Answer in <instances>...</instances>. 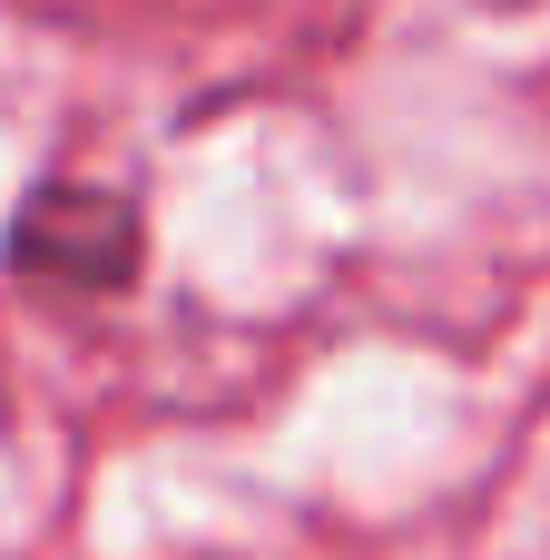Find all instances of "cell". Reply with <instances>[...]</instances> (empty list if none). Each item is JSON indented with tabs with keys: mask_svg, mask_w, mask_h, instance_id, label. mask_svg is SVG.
Wrapping results in <instances>:
<instances>
[{
	"mask_svg": "<svg viewBox=\"0 0 550 560\" xmlns=\"http://www.w3.org/2000/svg\"><path fill=\"white\" fill-rule=\"evenodd\" d=\"M10 256H20L30 276H59V285H108V276H128L138 236H128V207L98 197V187H39V197L20 207Z\"/></svg>",
	"mask_w": 550,
	"mask_h": 560,
	"instance_id": "obj_1",
	"label": "cell"
}]
</instances>
